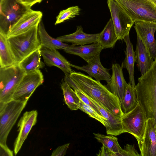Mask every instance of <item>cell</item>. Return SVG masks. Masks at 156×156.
<instances>
[{"label": "cell", "instance_id": "obj_4", "mask_svg": "<svg viewBox=\"0 0 156 156\" xmlns=\"http://www.w3.org/2000/svg\"><path fill=\"white\" fill-rule=\"evenodd\" d=\"M27 101L13 100L6 103H0V147H8V136Z\"/></svg>", "mask_w": 156, "mask_h": 156}, {"label": "cell", "instance_id": "obj_26", "mask_svg": "<svg viewBox=\"0 0 156 156\" xmlns=\"http://www.w3.org/2000/svg\"><path fill=\"white\" fill-rule=\"evenodd\" d=\"M16 64L15 58L7 36L0 33V68Z\"/></svg>", "mask_w": 156, "mask_h": 156}, {"label": "cell", "instance_id": "obj_3", "mask_svg": "<svg viewBox=\"0 0 156 156\" xmlns=\"http://www.w3.org/2000/svg\"><path fill=\"white\" fill-rule=\"evenodd\" d=\"M38 26L20 34L8 37L16 64L34 51L41 49L37 33Z\"/></svg>", "mask_w": 156, "mask_h": 156}, {"label": "cell", "instance_id": "obj_33", "mask_svg": "<svg viewBox=\"0 0 156 156\" xmlns=\"http://www.w3.org/2000/svg\"><path fill=\"white\" fill-rule=\"evenodd\" d=\"M137 151L135 149L134 145L127 144L122 149L119 156H139Z\"/></svg>", "mask_w": 156, "mask_h": 156}, {"label": "cell", "instance_id": "obj_5", "mask_svg": "<svg viewBox=\"0 0 156 156\" xmlns=\"http://www.w3.org/2000/svg\"><path fill=\"white\" fill-rule=\"evenodd\" d=\"M25 74L18 64L0 68V103L13 100V95Z\"/></svg>", "mask_w": 156, "mask_h": 156}, {"label": "cell", "instance_id": "obj_18", "mask_svg": "<svg viewBox=\"0 0 156 156\" xmlns=\"http://www.w3.org/2000/svg\"><path fill=\"white\" fill-rule=\"evenodd\" d=\"M87 96L95 105L102 115L107 120L108 126L106 128L107 135L117 136L125 133L121 118L108 111L99 102Z\"/></svg>", "mask_w": 156, "mask_h": 156}, {"label": "cell", "instance_id": "obj_31", "mask_svg": "<svg viewBox=\"0 0 156 156\" xmlns=\"http://www.w3.org/2000/svg\"><path fill=\"white\" fill-rule=\"evenodd\" d=\"M79 109L101 123L105 127L108 126L106 119L89 106L84 103L80 99Z\"/></svg>", "mask_w": 156, "mask_h": 156}, {"label": "cell", "instance_id": "obj_14", "mask_svg": "<svg viewBox=\"0 0 156 156\" xmlns=\"http://www.w3.org/2000/svg\"><path fill=\"white\" fill-rule=\"evenodd\" d=\"M42 13L40 11L27 9L11 27L7 36L9 37L24 33L38 25L41 20Z\"/></svg>", "mask_w": 156, "mask_h": 156}, {"label": "cell", "instance_id": "obj_21", "mask_svg": "<svg viewBox=\"0 0 156 156\" xmlns=\"http://www.w3.org/2000/svg\"><path fill=\"white\" fill-rule=\"evenodd\" d=\"M37 33L41 48L64 50L69 46L57 38H54L49 35L42 20L38 25Z\"/></svg>", "mask_w": 156, "mask_h": 156}, {"label": "cell", "instance_id": "obj_29", "mask_svg": "<svg viewBox=\"0 0 156 156\" xmlns=\"http://www.w3.org/2000/svg\"><path fill=\"white\" fill-rule=\"evenodd\" d=\"M94 134L99 142L116 153V156H119L122 149L119 145L116 137L112 135L106 136L99 133H94Z\"/></svg>", "mask_w": 156, "mask_h": 156}, {"label": "cell", "instance_id": "obj_10", "mask_svg": "<svg viewBox=\"0 0 156 156\" xmlns=\"http://www.w3.org/2000/svg\"><path fill=\"white\" fill-rule=\"evenodd\" d=\"M44 82V76L40 70L25 73L13 95V100L28 101L37 88Z\"/></svg>", "mask_w": 156, "mask_h": 156}, {"label": "cell", "instance_id": "obj_36", "mask_svg": "<svg viewBox=\"0 0 156 156\" xmlns=\"http://www.w3.org/2000/svg\"><path fill=\"white\" fill-rule=\"evenodd\" d=\"M18 2L23 5L27 9L36 3H40L43 0H16Z\"/></svg>", "mask_w": 156, "mask_h": 156}, {"label": "cell", "instance_id": "obj_28", "mask_svg": "<svg viewBox=\"0 0 156 156\" xmlns=\"http://www.w3.org/2000/svg\"><path fill=\"white\" fill-rule=\"evenodd\" d=\"M61 87L63 92L65 102L68 107L71 110L79 109L80 99L65 80H62Z\"/></svg>", "mask_w": 156, "mask_h": 156}, {"label": "cell", "instance_id": "obj_23", "mask_svg": "<svg viewBox=\"0 0 156 156\" xmlns=\"http://www.w3.org/2000/svg\"><path fill=\"white\" fill-rule=\"evenodd\" d=\"M123 40L126 45V50L125 51V58L122 64L123 68H126L129 74L130 83L135 87V84L134 73V65L136 61L135 51H134L132 44L130 41L129 34L126 36Z\"/></svg>", "mask_w": 156, "mask_h": 156}, {"label": "cell", "instance_id": "obj_27", "mask_svg": "<svg viewBox=\"0 0 156 156\" xmlns=\"http://www.w3.org/2000/svg\"><path fill=\"white\" fill-rule=\"evenodd\" d=\"M122 111L126 113L134 109L138 103L135 87L130 83L127 86L124 95L120 100Z\"/></svg>", "mask_w": 156, "mask_h": 156}, {"label": "cell", "instance_id": "obj_13", "mask_svg": "<svg viewBox=\"0 0 156 156\" xmlns=\"http://www.w3.org/2000/svg\"><path fill=\"white\" fill-rule=\"evenodd\" d=\"M137 141L141 156H156V127L154 118L147 119L143 137Z\"/></svg>", "mask_w": 156, "mask_h": 156}, {"label": "cell", "instance_id": "obj_15", "mask_svg": "<svg viewBox=\"0 0 156 156\" xmlns=\"http://www.w3.org/2000/svg\"><path fill=\"white\" fill-rule=\"evenodd\" d=\"M87 63V65L80 66L70 64L71 67L78 70H81L87 73L89 76L94 77L95 79L100 81L105 80L108 84L110 82L111 76L108 70L104 67L100 60V55L94 57Z\"/></svg>", "mask_w": 156, "mask_h": 156}, {"label": "cell", "instance_id": "obj_19", "mask_svg": "<svg viewBox=\"0 0 156 156\" xmlns=\"http://www.w3.org/2000/svg\"><path fill=\"white\" fill-rule=\"evenodd\" d=\"M99 33L90 34L83 32L81 25L76 27V31L70 34L59 37L57 38L63 42L72 43V45H83L98 42Z\"/></svg>", "mask_w": 156, "mask_h": 156}, {"label": "cell", "instance_id": "obj_22", "mask_svg": "<svg viewBox=\"0 0 156 156\" xmlns=\"http://www.w3.org/2000/svg\"><path fill=\"white\" fill-rule=\"evenodd\" d=\"M135 52L137 66L142 76L151 67L154 60L147 51L141 39L138 37Z\"/></svg>", "mask_w": 156, "mask_h": 156}, {"label": "cell", "instance_id": "obj_30", "mask_svg": "<svg viewBox=\"0 0 156 156\" xmlns=\"http://www.w3.org/2000/svg\"><path fill=\"white\" fill-rule=\"evenodd\" d=\"M80 10L78 6H75L61 11L56 17L55 25L61 23L79 15Z\"/></svg>", "mask_w": 156, "mask_h": 156}, {"label": "cell", "instance_id": "obj_11", "mask_svg": "<svg viewBox=\"0 0 156 156\" xmlns=\"http://www.w3.org/2000/svg\"><path fill=\"white\" fill-rule=\"evenodd\" d=\"M137 37L141 40L147 51L154 61L156 58V40L154 34L156 23L141 20L134 21Z\"/></svg>", "mask_w": 156, "mask_h": 156}, {"label": "cell", "instance_id": "obj_1", "mask_svg": "<svg viewBox=\"0 0 156 156\" xmlns=\"http://www.w3.org/2000/svg\"><path fill=\"white\" fill-rule=\"evenodd\" d=\"M64 80L71 87L79 90L99 102L108 111L120 118L123 115L119 99L99 81L75 71L65 75Z\"/></svg>", "mask_w": 156, "mask_h": 156}, {"label": "cell", "instance_id": "obj_38", "mask_svg": "<svg viewBox=\"0 0 156 156\" xmlns=\"http://www.w3.org/2000/svg\"><path fill=\"white\" fill-rule=\"evenodd\" d=\"M151 0L156 5V0Z\"/></svg>", "mask_w": 156, "mask_h": 156}, {"label": "cell", "instance_id": "obj_39", "mask_svg": "<svg viewBox=\"0 0 156 156\" xmlns=\"http://www.w3.org/2000/svg\"><path fill=\"white\" fill-rule=\"evenodd\" d=\"M3 0H0V2L2 1Z\"/></svg>", "mask_w": 156, "mask_h": 156}, {"label": "cell", "instance_id": "obj_16", "mask_svg": "<svg viewBox=\"0 0 156 156\" xmlns=\"http://www.w3.org/2000/svg\"><path fill=\"white\" fill-rule=\"evenodd\" d=\"M41 51L44 63L47 66H56L61 69L65 75H69L73 72L70 63L57 50L41 48Z\"/></svg>", "mask_w": 156, "mask_h": 156}, {"label": "cell", "instance_id": "obj_25", "mask_svg": "<svg viewBox=\"0 0 156 156\" xmlns=\"http://www.w3.org/2000/svg\"><path fill=\"white\" fill-rule=\"evenodd\" d=\"M118 39L112 18L109 19L103 30L99 33L98 43L103 49L114 47Z\"/></svg>", "mask_w": 156, "mask_h": 156}, {"label": "cell", "instance_id": "obj_7", "mask_svg": "<svg viewBox=\"0 0 156 156\" xmlns=\"http://www.w3.org/2000/svg\"><path fill=\"white\" fill-rule=\"evenodd\" d=\"M0 5V33L7 36L11 27L27 9L16 0H3Z\"/></svg>", "mask_w": 156, "mask_h": 156}, {"label": "cell", "instance_id": "obj_2", "mask_svg": "<svg viewBox=\"0 0 156 156\" xmlns=\"http://www.w3.org/2000/svg\"><path fill=\"white\" fill-rule=\"evenodd\" d=\"M138 81L135 87L138 102L147 119L154 118L156 127V58Z\"/></svg>", "mask_w": 156, "mask_h": 156}, {"label": "cell", "instance_id": "obj_6", "mask_svg": "<svg viewBox=\"0 0 156 156\" xmlns=\"http://www.w3.org/2000/svg\"><path fill=\"white\" fill-rule=\"evenodd\" d=\"M134 22L156 23V5L151 0H115Z\"/></svg>", "mask_w": 156, "mask_h": 156}, {"label": "cell", "instance_id": "obj_35", "mask_svg": "<svg viewBox=\"0 0 156 156\" xmlns=\"http://www.w3.org/2000/svg\"><path fill=\"white\" fill-rule=\"evenodd\" d=\"M98 156H116V153L112 152L108 148L102 144L101 150L99 151L98 154H97Z\"/></svg>", "mask_w": 156, "mask_h": 156}, {"label": "cell", "instance_id": "obj_32", "mask_svg": "<svg viewBox=\"0 0 156 156\" xmlns=\"http://www.w3.org/2000/svg\"><path fill=\"white\" fill-rule=\"evenodd\" d=\"M74 90L82 101L86 105L92 108L99 114L102 115L95 105L87 95L79 90L76 89H74Z\"/></svg>", "mask_w": 156, "mask_h": 156}, {"label": "cell", "instance_id": "obj_34", "mask_svg": "<svg viewBox=\"0 0 156 156\" xmlns=\"http://www.w3.org/2000/svg\"><path fill=\"white\" fill-rule=\"evenodd\" d=\"M69 143L66 144L58 147L52 152L51 156H63L66 153V152L69 147Z\"/></svg>", "mask_w": 156, "mask_h": 156}, {"label": "cell", "instance_id": "obj_12", "mask_svg": "<svg viewBox=\"0 0 156 156\" xmlns=\"http://www.w3.org/2000/svg\"><path fill=\"white\" fill-rule=\"evenodd\" d=\"M38 112L36 110L26 111L17 124L18 134L14 144V152L16 155L20 150L32 127L37 123Z\"/></svg>", "mask_w": 156, "mask_h": 156}, {"label": "cell", "instance_id": "obj_9", "mask_svg": "<svg viewBox=\"0 0 156 156\" xmlns=\"http://www.w3.org/2000/svg\"><path fill=\"white\" fill-rule=\"evenodd\" d=\"M111 18L118 40H122L129 34L134 22L115 0H107Z\"/></svg>", "mask_w": 156, "mask_h": 156}, {"label": "cell", "instance_id": "obj_20", "mask_svg": "<svg viewBox=\"0 0 156 156\" xmlns=\"http://www.w3.org/2000/svg\"><path fill=\"white\" fill-rule=\"evenodd\" d=\"M103 48L98 43L79 46L69 45L64 51L67 53L79 56L87 62L97 55H100Z\"/></svg>", "mask_w": 156, "mask_h": 156}, {"label": "cell", "instance_id": "obj_17", "mask_svg": "<svg viewBox=\"0 0 156 156\" xmlns=\"http://www.w3.org/2000/svg\"><path fill=\"white\" fill-rule=\"evenodd\" d=\"M112 74L111 81L107 84L108 88L120 100L123 97L127 85L124 77L123 66L118 63L112 65Z\"/></svg>", "mask_w": 156, "mask_h": 156}, {"label": "cell", "instance_id": "obj_24", "mask_svg": "<svg viewBox=\"0 0 156 156\" xmlns=\"http://www.w3.org/2000/svg\"><path fill=\"white\" fill-rule=\"evenodd\" d=\"M41 49H38L23 59L18 64L25 73L42 69L44 64L41 60Z\"/></svg>", "mask_w": 156, "mask_h": 156}, {"label": "cell", "instance_id": "obj_37", "mask_svg": "<svg viewBox=\"0 0 156 156\" xmlns=\"http://www.w3.org/2000/svg\"><path fill=\"white\" fill-rule=\"evenodd\" d=\"M0 156H13V152L8 147H0Z\"/></svg>", "mask_w": 156, "mask_h": 156}, {"label": "cell", "instance_id": "obj_8", "mask_svg": "<svg viewBox=\"0 0 156 156\" xmlns=\"http://www.w3.org/2000/svg\"><path fill=\"white\" fill-rule=\"evenodd\" d=\"M121 119L125 133L132 135L137 140L143 138L147 119L138 103L132 110L124 114Z\"/></svg>", "mask_w": 156, "mask_h": 156}]
</instances>
